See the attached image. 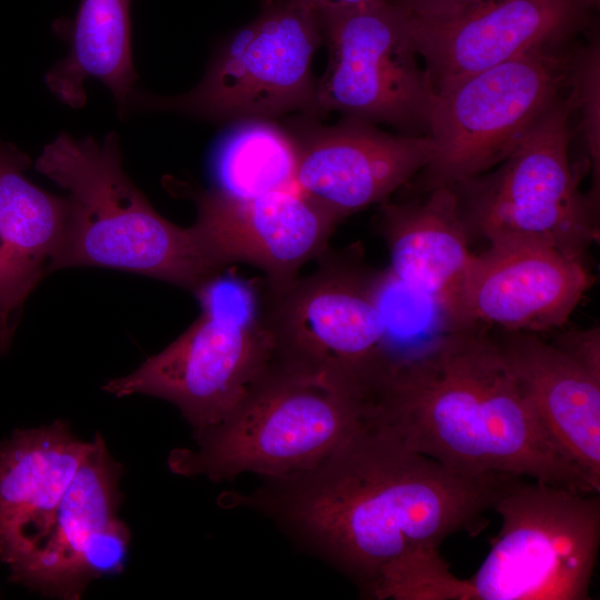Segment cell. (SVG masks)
Listing matches in <instances>:
<instances>
[{
	"instance_id": "cell-19",
	"label": "cell",
	"mask_w": 600,
	"mask_h": 600,
	"mask_svg": "<svg viewBox=\"0 0 600 600\" xmlns=\"http://www.w3.org/2000/svg\"><path fill=\"white\" fill-rule=\"evenodd\" d=\"M29 156L0 139V356L10 348L23 304L54 271L63 244L69 202L36 186Z\"/></svg>"
},
{
	"instance_id": "cell-21",
	"label": "cell",
	"mask_w": 600,
	"mask_h": 600,
	"mask_svg": "<svg viewBox=\"0 0 600 600\" xmlns=\"http://www.w3.org/2000/svg\"><path fill=\"white\" fill-rule=\"evenodd\" d=\"M131 0H81L64 32L67 54L46 73L51 93L71 108L86 103L84 82L94 78L112 93L119 116L127 113L138 76L131 52Z\"/></svg>"
},
{
	"instance_id": "cell-1",
	"label": "cell",
	"mask_w": 600,
	"mask_h": 600,
	"mask_svg": "<svg viewBox=\"0 0 600 600\" xmlns=\"http://www.w3.org/2000/svg\"><path fill=\"white\" fill-rule=\"evenodd\" d=\"M510 477L456 472L363 424L316 468L232 498L272 517L367 593L391 561L480 531Z\"/></svg>"
},
{
	"instance_id": "cell-13",
	"label": "cell",
	"mask_w": 600,
	"mask_h": 600,
	"mask_svg": "<svg viewBox=\"0 0 600 600\" xmlns=\"http://www.w3.org/2000/svg\"><path fill=\"white\" fill-rule=\"evenodd\" d=\"M121 466L97 433L69 484L41 544L10 580L42 594L79 599L94 578L119 573L130 532L118 518Z\"/></svg>"
},
{
	"instance_id": "cell-25",
	"label": "cell",
	"mask_w": 600,
	"mask_h": 600,
	"mask_svg": "<svg viewBox=\"0 0 600 600\" xmlns=\"http://www.w3.org/2000/svg\"><path fill=\"white\" fill-rule=\"evenodd\" d=\"M552 342L586 368L600 374L599 328L566 331L556 337Z\"/></svg>"
},
{
	"instance_id": "cell-18",
	"label": "cell",
	"mask_w": 600,
	"mask_h": 600,
	"mask_svg": "<svg viewBox=\"0 0 600 600\" xmlns=\"http://www.w3.org/2000/svg\"><path fill=\"white\" fill-rule=\"evenodd\" d=\"M92 446L62 421L16 430L0 443V560L10 571L46 539Z\"/></svg>"
},
{
	"instance_id": "cell-3",
	"label": "cell",
	"mask_w": 600,
	"mask_h": 600,
	"mask_svg": "<svg viewBox=\"0 0 600 600\" xmlns=\"http://www.w3.org/2000/svg\"><path fill=\"white\" fill-rule=\"evenodd\" d=\"M34 168L68 192L67 233L54 270L102 267L196 290L220 270L193 227L160 216L122 167L119 137L99 141L61 132Z\"/></svg>"
},
{
	"instance_id": "cell-14",
	"label": "cell",
	"mask_w": 600,
	"mask_h": 600,
	"mask_svg": "<svg viewBox=\"0 0 600 600\" xmlns=\"http://www.w3.org/2000/svg\"><path fill=\"white\" fill-rule=\"evenodd\" d=\"M296 138L300 192L341 220L382 203L433 158L429 136L393 134L343 117L332 126L301 118L287 127Z\"/></svg>"
},
{
	"instance_id": "cell-26",
	"label": "cell",
	"mask_w": 600,
	"mask_h": 600,
	"mask_svg": "<svg viewBox=\"0 0 600 600\" xmlns=\"http://www.w3.org/2000/svg\"><path fill=\"white\" fill-rule=\"evenodd\" d=\"M411 16L434 17L452 13L488 0H389Z\"/></svg>"
},
{
	"instance_id": "cell-4",
	"label": "cell",
	"mask_w": 600,
	"mask_h": 600,
	"mask_svg": "<svg viewBox=\"0 0 600 600\" xmlns=\"http://www.w3.org/2000/svg\"><path fill=\"white\" fill-rule=\"evenodd\" d=\"M201 312L137 370L107 382L117 398L148 394L174 404L194 436L221 423L278 364L268 297L219 273L194 292Z\"/></svg>"
},
{
	"instance_id": "cell-22",
	"label": "cell",
	"mask_w": 600,
	"mask_h": 600,
	"mask_svg": "<svg viewBox=\"0 0 600 600\" xmlns=\"http://www.w3.org/2000/svg\"><path fill=\"white\" fill-rule=\"evenodd\" d=\"M299 150L294 136L274 120L232 122L217 140L210 158V190L252 198L296 183Z\"/></svg>"
},
{
	"instance_id": "cell-10",
	"label": "cell",
	"mask_w": 600,
	"mask_h": 600,
	"mask_svg": "<svg viewBox=\"0 0 600 600\" xmlns=\"http://www.w3.org/2000/svg\"><path fill=\"white\" fill-rule=\"evenodd\" d=\"M567 48L531 51L439 90L428 134L436 152L420 171L422 190L453 187L502 162L568 87Z\"/></svg>"
},
{
	"instance_id": "cell-17",
	"label": "cell",
	"mask_w": 600,
	"mask_h": 600,
	"mask_svg": "<svg viewBox=\"0 0 600 600\" xmlns=\"http://www.w3.org/2000/svg\"><path fill=\"white\" fill-rule=\"evenodd\" d=\"M379 229L390 274L431 300L447 331L456 330L468 269L470 238L452 187H439L401 202H382Z\"/></svg>"
},
{
	"instance_id": "cell-7",
	"label": "cell",
	"mask_w": 600,
	"mask_h": 600,
	"mask_svg": "<svg viewBox=\"0 0 600 600\" xmlns=\"http://www.w3.org/2000/svg\"><path fill=\"white\" fill-rule=\"evenodd\" d=\"M322 39L319 17L304 0L271 3L221 43L190 91L163 97L136 88L127 113L173 111L230 123L310 114L317 87L312 59Z\"/></svg>"
},
{
	"instance_id": "cell-2",
	"label": "cell",
	"mask_w": 600,
	"mask_h": 600,
	"mask_svg": "<svg viewBox=\"0 0 600 600\" xmlns=\"http://www.w3.org/2000/svg\"><path fill=\"white\" fill-rule=\"evenodd\" d=\"M364 426L459 473L600 492L544 430L486 327L447 331L394 361Z\"/></svg>"
},
{
	"instance_id": "cell-23",
	"label": "cell",
	"mask_w": 600,
	"mask_h": 600,
	"mask_svg": "<svg viewBox=\"0 0 600 600\" xmlns=\"http://www.w3.org/2000/svg\"><path fill=\"white\" fill-rule=\"evenodd\" d=\"M366 594L372 599L470 600L468 579L456 577L438 549L416 551L391 561Z\"/></svg>"
},
{
	"instance_id": "cell-16",
	"label": "cell",
	"mask_w": 600,
	"mask_h": 600,
	"mask_svg": "<svg viewBox=\"0 0 600 600\" xmlns=\"http://www.w3.org/2000/svg\"><path fill=\"white\" fill-rule=\"evenodd\" d=\"M593 278L582 260L530 240L489 243L467 272L457 329L542 333L563 327Z\"/></svg>"
},
{
	"instance_id": "cell-20",
	"label": "cell",
	"mask_w": 600,
	"mask_h": 600,
	"mask_svg": "<svg viewBox=\"0 0 600 600\" xmlns=\"http://www.w3.org/2000/svg\"><path fill=\"white\" fill-rule=\"evenodd\" d=\"M496 339L544 430L600 490V374L539 333Z\"/></svg>"
},
{
	"instance_id": "cell-6",
	"label": "cell",
	"mask_w": 600,
	"mask_h": 600,
	"mask_svg": "<svg viewBox=\"0 0 600 600\" xmlns=\"http://www.w3.org/2000/svg\"><path fill=\"white\" fill-rule=\"evenodd\" d=\"M572 111L559 96L494 171L452 187L470 240L537 241L582 260L599 238L598 206L570 163Z\"/></svg>"
},
{
	"instance_id": "cell-24",
	"label": "cell",
	"mask_w": 600,
	"mask_h": 600,
	"mask_svg": "<svg viewBox=\"0 0 600 600\" xmlns=\"http://www.w3.org/2000/svg\"><path fill=\"white\" fill-rule=\"evenodd\" d=\"M568 86L572 110L578 108L592 170L590 199L598 204L600 176V46L598 37L571 50Z\"/></svg>"
},
{
	"instance_id": "cell-27",
	"label": "cell",
	"mask_w": 600,
	"mask_h": 600,
	"mask_svg": "<svg viewBox=\"0 0 600 600\" xmlns=\"http://www.w3.org/2000/svg\"><path fill=\"white\" fill-rule=\"evenodd\" d=\"M317 13L373 4L389 0H304Z\"/></svg>"
},
{
	"instance_id": "cell-8",
	"label": "cell",
	"mask_w": 600,
	"mask_h": 600,
	"mask_svg": "<svg viewBox=\"0 0 600 600\" xmlns=\"http://www.w3.org/2000/svg\"><path fill=\"white\" fill-rule=\"evenodd\" d=\"M510 477L498 539L468 579L470 600H587L600 544L599 493Z\"/></svg>"
},
{
	"instance_id": "cell-12",
	"label": "cell",
	"mask_w": 600,
	"mask_h": 600,
	"mask_svg": "<svg viewBox=\"0 0 600 600\" xmlns=\"http://www.w3.org/2000/svg\"><path fill=\"white\" fill-rule=\"evenodd\" d=\"M599 0H488L408 26L436 94L479 71L531 51L563 48L590 28Z\"/></svg>"
},
{
	"instance_id": "cell-9",
	"label": "cell",
	"mask_w": 600,
	"mask_h": 600,
	"mask_svg": "<svg viewBox=\"0 0 600 600\" xmlns=\"http://www.w3.org/2000/svg\"><path fill=\"white\" fill-rule=\"evenodd\" d=\"M353 256L324 257L278 292L267 287L268 318L279 367L368 392L391 363L383 278Z\"/></svg>"
},
{
	"instance_id": "cell-11",
	"label": "cell",
	"mask_w": 600,
	"mask_h": 600,
	"mask_svg": "<svg viewBox=\"0 0 600 600\" xmlns=\"http://www.w3.org/2000/svg\"><path fill=\"white\" fill-rule=\"evenodd\" d=\"M329 62L310 114L387 124L428 136L434 93L406 11L390 2L317 13Z\"/></svg>"
},
{
	"instance_id": "cell-5",
	"label": "cell",
	"mask_w": 600,
	"mask_h": 600,
	"mask_svg": "<svg viewBox=\"0 0 600 600\" xmlns=\"http://www.w3.org/2000/svg\"><path fill=\"white\" fill-rule=\"evenodd\" d=\"M366 396L277 367L221 423L194 436L196 448L172 451L184 477L232 480L251 472L278 480L309 471L364 424Z\"/></svg>"
},
{
	"instance_id": "cell-15",
	"label": "cell",
	"mask_w": 600,
	"mask_h": 600,
	"mask_svg": "<svg viewBox=\"0 0 600 600\" xmlns=\"http://www.w3.org/2000/svg\"><path fill=\"white\" fill-rule=\"evenodd\" d=\"M192 224L208 257L221 270L248 262L264 271L267 287L278 292L299 276L300 268L321 256L341 219L302 192L288 189L252 198H233L212 190L196 196Z\"/></svg>"
},
{
	"instance_id": "cell-28",
	"label": "cell",
	"mask_w": 600,
	"mask_h": 600,
	"mask_svg": "<svg viewBox=\"0 0 600 600\" xmlns=\"http://www.w3.org/2000/svg\"><path fill=\"white\" fill-rule=\"evenodd\" d=\"M268 4H271L274 0H264Z\"/></svg>"
}]
</instances>
